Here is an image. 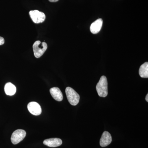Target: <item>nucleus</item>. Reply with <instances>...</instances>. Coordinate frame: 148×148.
<instances>
[{
	"label": "nucleus",
	"instance_id": "obj_1",
	"mask_svg": "<svg viewBox=\"0 0 148 148\" xmlns=\"http://www.w3.org/2000/svg\"><path fill=\"white\" fill-rule=\"evenodd\" d=\"M108 81L105 76H102L96 86L98 95L101 97H106L108 95Z\"/></svg>",
	"mask_w": 148,
	"mask_h": 148
},
{
	"label": "nucleus",
	"instance_id": "obj_2",
	"mask_svg": "<svg viewBox=\"0 0 148 148\" xmlns=\"http://www.w3.org/2000/svg\"><path fill=\"white\" fill-rule=\"evenodd\" d=\"M33 48L35 57L39 58L47 49V44L45 42H41L39 40L36 41L33 45Z\"/></svg>",
	"mask_w": 148,
	"mask_h": 148
},
{
	"label": "nucleus",
	"instance_id": "obj_3",
	"mask_svg": "<svg viewBox=\"0 0 148 148\" xmlns=\"http://www.w3.org/2000/svg\"><path fill=\"white\" fill-rule=\"evenodd\" d=\"M66 96L69 102L72 106H77L79 101L80 96L72 88L68 87L66 89Z\"/></svg>",
	"mask_w": 148,
	"mask_h": 148
},
{
	"label": "nucleus",
	"instance_id": "obj_4",
	"mask_svg": "<svg viewBox=\"0 0 148 148\" xmlns=\"http://www.w3.org/2000/svg\"><path fill=\"white\" fill-rule=\"evenodd\" d=\"M26 132L24 130L18 129L14 131L12 135L11 140L14 145H16L24 140Z\"/></svg>",
	"mask_w": 148,
	"mask_h": 148
},
{
	"label": "nucleus",
	"instance_id": "obj_5",
	"mask_svg": "<svg viewBox=\"0 0 148 148\" xmlns=\"http://www.w3.org/2000/svg\"><path fill=\"white\" fill-rule=\"evenodd\" d=\"M32 21L36 24L42 23L45 20L46 16L43 12L38 10H31L29 12Z\"/></svg>",
	"mask_w": 148,
	"mask_h": 148
},
{
	"label": "nucleus",
	"instance_id": "obj_6",
	"mask_svg": "<svg viewBox=\"0 0 148 148\" xmlns=\"http://www.w3.org/2000/svg\"><path fill=\"white\" fill-rule=\"evenodd\" d=\"M29 112L35 116H38L42 113V109L38 103L36 102L29 103L27 106Z\"/></svg>",
	"mask_w": 148,
	"mask_h": 148
},
{
	"label": "nucleus",
	"instance_id": "obj_7",
	"mask_svg": "<svg viewBox=\"0 0 148 148\" xmlns=\"http://www.w3.org/2000/svg\"><path fill=\"white\" fill-rule=\"evenodd\" d=\"M112 141L111 134L108 131L103 132L100 141V145L102 147H106L110 144Z\"/></svg>",
	"mask_w": 148,
	"mask_h": 148
},
{
	"label": "nucleus",
	"instance_id": "obj_8",
	"mask_svg": "<svg viewBox=\"0 0 148 148\" xmlns=\"http://www.w3.org/2000/svg\"><path fill=\"white\" fill-rule=\"evenodd\" d=\"M43 144L45 145L51 147H56L62 145V141L59 138H50L45 140L43 142Z\"/></svg>",
	"mask_w": 148,
	"mask_h": 148
},
{
	"label": "nucleus",
	"instance_id": "obj_9",
	"mask_svg": "<svg viewBox=\"0 0 148 148\" xmlns=\"http://www.w3.org/2000/svg\"><path fill=\"white\" fill-rule=\"evenodd\" d=\"M103 24V20L102 18L97 19L90 25V32L93 34H98L101 31Z\"/></svg>",
	"mask_w": 148,
	"mask_h": 148
},
{
	"label": "nucleus",
	"instance_id": "obj_10",
	"mask_svg": "<svg viewBox=\"0 0 148 148\" xmlns=\"http://www.w3.org/2000/svg\"><path fill=\"white\" fill-rule=\"evenodd\" d=\"M50 94L53 99L57 101H61L63 99V95L61 90L58 87H53L50 89Z\"/></svg>",
	"mask_w": 148,
	"mask_h": 148
},
{
	"label": "nucleus",
	"instance_id": "obj_11",
	"mask_svg": "<svg viewBox=\"0 0 148 148\" xmlns=\"http://www.w3.org/2000/svg\"><path fill=\"white\" fill-rule=\"evenodd\" d=\"M4 90L7 95L12 96L16 93V87L11 83L8 82L5 86Z\"/></svg>",
	"mask_w": 148,
	"mask_h": 148
},
{
	"label": "nucleus",
	"instance_id": "obj_12",
	"mask_svg": "<svg viewBox=\"0 0 148 148\" xmlns=\"http://www.w3.org/2000/svg\"><path fill=\"white\" fill-rule=\"evenodd\" d=\"M139 75L142 78L148 77V63L145 62L140 66L139 69Z\"/></svg>",
	"mask_w": 148,
	"mask_h": 148
},
{
	"label": "nucleus",
	"instance_id": "obj_13",
	"mask_svg": "<svg viewBox=\"0 0 148 148\" xmlns=\"http://www.w3.org/2000/svg\"><path fill=\"white\" fill-rule=\"evenodd\" d=\"M4 39L3 37L0 36V45H3L4 44Z\"/></svg>",
	"mask_w": 148,
	"mask_h": 148
},
{
	"label": "nucleus",
	"instance_id": "obj_14",
	"mask_svg": "<svg viewBox=\"0 0 148 148\" xmlns=\"http://www.w3.org/2000/svg\"><path fill=\"white\" fill-rule=\"evenodd\" d=\"M51 2H56L58 1L59 0H49Z\"/></svg>",
	"mask_w": 148,
	"mask_h": 148
},
{
	"label": "nucleus",
	"instance_id": "obj_15",
	"mask_svg": "<svg viewBox=\"0 0 148 148\" xmlns=\"http://www.w3.org/2000/svg\"><path fill=\"white\" fill-rule=\"evenodd\" d=\"M146 101H147V102H148V94H147V95H146V98H145Z\"/></svg>",
	"mask_w": 148,
	"mask_h": 148
}]
</instances>
